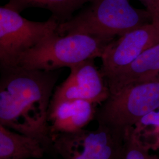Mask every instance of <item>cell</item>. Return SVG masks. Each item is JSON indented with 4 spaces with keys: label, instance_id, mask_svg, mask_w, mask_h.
<instances>
[{
    "label": "cell",
    "instance_id": "cell-12",
    "mask_svg": "<svg viewBox=\"0 0 159 159\" xmlns=\"http://www.w3.org/2000/svg\"><path fill=\"white\" fill-rule=\"evenodd\" d=\"M94 0H9L6 4L19 13L29 8H40L51 12L59 24L73 17V14Z\"/></svg>",
    "mask_w": 159,
    "mask_h": 159
},
{
    "label": "cell",
    "instance_id": "cell-8",
    "mask_svg": "<svg viewBox=\"0 0 159 159\" xmlns=\"http://www.w3.org/2000/svg\"><path fill=\"white\" fill-rule=\"evenodd\" d=\"M125 132L98 124L95 130L65 134L90 159H123Z\"/></svg>",
    "mask_w": 159,
    "mask_h": 159
},
{
    "label": "cell",
    "instance_id": "cell-1",
    "mask_svg": "<svg viewBox=\"0 0 159 159\" xmlns=\"http://www.w3.org/2000/svg\"><path fill=\"white\" fill-rule=\"evenodd\" d=\"M0 70V125L33 137L46 153L56 154L47 117L61 69L45 71L14 66Z\"/></svg>",
    "mask_w": 159,
    "mask_h": 159
},
{
    "label": "cell",
    "instance_id": "cell-10",
    "mask_svg": "<svg viewBox=\"0 0 159 159\" xmlns=\"http://www.w3.org/2000/svg\"><path fill=\"white\" fill-rule=\"evenodd\" d=\"M159 77V43L149 47L121 71L106 79L110 93L126 85Z\"/></svg>",
    "mask_w": 159,
    "mask_h": 159
},
{
    "label": "cell",
    "instance_id": "cell-3",
    "mask_svg": "<svg viewBox=\"0 0 159 159\" xmlns=\"http://www.w3.org/2000/svg\"><path fill=\"white\" fill-rule=\"evenodd\" d=\"M111 41L85 34L61 36L56 31L24 52L16 66L45 71L70 68L89 59L101 58Z\"/></svg>",
    "mask_w": 159,
    "mask_h": 159
},
{
    "label": "cell",
    "instance_id": "cell-9",
    "mask_svg": "<svg viewBox=\"0 0 159 159\" xmlns=\"http://www.w3.org/2000/svg\"><path fill=\"white\" fill-rule=\"evenodd\" d=\"M97 105L83 100H66L50 104L47 121L52 137L83 130L96 118Z\"/></svg>",
    "mask_w": 159,
    "mask_h": 159
},
{
    "label": "cell",
    "instance_id": "cell-13",
    "mask_svg": "<svg viewBox=\"0 0 159 159\" xmlns=\"http://www.w3.org/2000/svg\"><path fill=\"white\" fill-rule=\"evenodd\" d=\"M133 127L150 150L159 151V107L144 116Z\"/></svg>",
    "mask_w": 159,
    "mask_h": 159
},
{
    "label": "cell",
    "instance_id": "cell-2",
    "mask_svg": "<svg viewBox=\"0 0 159 159\" xmlns=\"http://www.w3.org/2000/svg\"><path fill=\"white\" fill-rule=\"evenodd\" d=\"M153 22L152 14L137 9L129 0H94L70 20L58 25L56 32L64 36L85 34L113 40Z\"/></svg>",
    "mask_w": 159,
    "mask_h": 159
},
{
    "label": "cell",
    "instance_id": "cell-16",
    "mask_svg": "<svg viewBox=\"0 0 159 159\" xmlns=\"http://www.w3.org/2000/svg\"><path fill=\"white\" fill-rule=\"evenodd\" d=\"M139 1H140L145 6L146 9L152 14V17H153L156 0H139Z\"/></svg>",
    "mask_w": 159,
    "mask_h": 159
},
{
    "label": "cell",
    "instance_id": "cell-5",
    "mask_svg": "<svg viewBox=\"0 0 159 159\" xmlns=\"http://www.w3.org/2000/svg\"><path fill=\"white\" fill-rule=\"evenodd\" d=\"M60 24L51 17L33 21L7 5L0 7V68L17 66L24 52L56 31Z\"/></svg>",
    "mask_w": 159,
    "mask_h": 159
},
{
    "label": "cell",
    "instance_id": "cell-11",
    "mask_svg": "<svg viewBox=\"0 0 159 159\" xmlns=\"http://www.w3.org/2000/svg\"><path fill=\"white\" fill-rule=\"evenodd\" d=\"M45 153L38 140L0 125V159H40Z\"/></svg>",
    "mask_w": 159,
    "mask_h": 159
},
{
    "label": "cell",
    "instance_id": "cell-17",
    "mask_svg": "<svg viewBox=\"0 0 159 159\" xmlns=\"http://www.w3.org/2000/svg\"><path fill=\"white\" fill-rule=\"evenodd\" d=\"M153 22L159 24V0H156L155 10L153 17Z\"/></svg>",
    "mask_w": 159,
    "mask_h": 159
},
{
    "label": "cell",
    "instance_id": "cell-4",
    "mask_svg": "<svg viewBox=\"0 0 159 159\" xmlns=\"http://www.w3.org/2000/svg\"><path fill=\"white\" fill-rule=\"evenodd\" d=\"M159 107V77L126 85L113 93L97 110L98 124L125 131Z\"/></svg>",
    "mask_w": 159,
    "mask_h": 159
},
{
    "label": "cell",
    "instance_id": "cell-14",
    "mask_svg": "<svg viewBox=\"0 0 159 159\" xmlns=\"http://www.w3.org/2000/svg\"><path fill=\"white\" fill-rule=\"evenodd\" d=\"M150 151L135 132L133 127L126 130L123 159H159V156L150 153Z\"/></svg>",
    "mask_w": 159,
    "mask_h": 159
},
{
    "label": "cell",
    "instance_id": "cell-6",
    "mask_svg": "<svg viewBox=\"0 0 159 159\" xmlns=\"http://www.w3.org/2000/svg\"><path fill=\"white\" fill-rule=\"evenodd\" d=\"M159 43V24L152 22L112 40L101 57L100 68L105 79L134 61L149 47Z\"/></svg>",
    "mask_w": 159,
    "mask_h": 159
},
{
    "label": "cell",
    "instance_id": "cell-7",
    "mask_svg": "<svg viewBox=\"0 0 159 159\" xmlns=\"http://www.w3.org/2000/svg\"><path fill=\"white\" fill-rule=\"evenodd\" d=\"M67 79L57 87L50 104L73 100H83L100 105L110 94L108 85L94 59L71 66Z\"/></svg>",
    "mask_w": 159,
    "mask_h": 159
},
{
    "label": "cell",
    "instance_id": "cell-15",
    "mask_svg": "<svg viewBox=\"0 0 159 159\" xmlns=\"http://www.w3.org/2000/svg\"><path fill=\"white\" fill-rule=\"evenodd\" d=\"M52 141L55 153L63 159H90L65 134L52 137Z\"/></svg>",
    "mask_w": 159,
    "mask_h": 159
}]
</instances>
